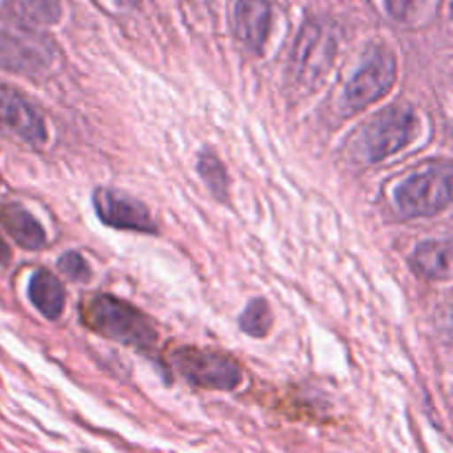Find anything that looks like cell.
Instances as JSON below:
<instances>
[{
	"mask_svg": "<svg viewBox=\"0 0 453 453\" xmlns=\"http://www.w3.org/2000/svg\"><path fill=\"white\" fill-rule=\"evenodd\" d=\"M84 326L118 343L150 352L157 345L153 323L127 301L111 295H96L80 308Z\"/></svg>",
	"mask_w": 453,
	"mask_h": 453,
	"instance_id": "cell-1",
	"label": "cell"
},
{
	"mask_svg": "<svg viewBox=\"0 0 453 453\" xmlns=\"http://www.w3.org/2000/svg\"><path fill=\"white\" fill-rule=\"evenodd\" d=\"M418 118L410 106H388L376 113L357 135L352 137V155L358 162L376 164L392 157L414 140Z\"/></svg>",
	"mask_w": 453,
	"mask_h": 453,
	"instance_id": "cell-2",
	"label": "cell"
},
{
	"mask_svg": "<svg viewBox=\"0 0 453 453\" xmlns=\"http://www.w3.org/2000/svg\"><path fill=\"white\" fill-rule=\"evenodd\" d=\"M451 202V168L436 164L407 177L396 193V203L405 217H432Z\"/></svg>",
	"mask_w": 453,
	"mask_h": 453,
	"instance_id": "cell-3",
	"label": "cell"
},
{
	"mask_svg": "<svg viewBox=\"0 0 453 453\" xmlns=\"http://www.w3.org/2000/svg\"><path fill=\"white\" fill-rule=\"evenodd\" d=\"M173 365L188 383L206 389H234L243 372L233 357L199 348H180L173 352Z\"/></svg>",
	"mask_w": 453,
	"mask_h": 453,
	"instance_id": "cell-4",
	"label": "cell"
},
{
	"mask_svg": "<svg viewBox=\"0 0 453 453\" xmlns=\"http://www.w3.org/2000/svg\"><path fill=\"white\" fill-rule=\"evenodd\" d=\"M336 40L330 27L308 20L292 49V75L303 87H314L334 60Z\"/></svg>",
	"mask_w": 453,
	"mask_h": 453,
	"instance_id": "cell-5",
	"label": "cell"
},
{
	"mask_svg": "<svg viewBox=\"0 0 453 453\" xmlns=\"http://www.w3.org/2000/svg\"><path fill=\"white\" fill-rule=\"evenodd\" d=\"M394 82H396V58L388 47H374L345 87V106L349 111H358L367 104H374L376 100L388 96Z\"/></svg>",
	"mask_w": 453,
	"mask_h": 453,
	"instance_id": "cell-6",
	"label": "cell"
},
{
	"mask_svg": "<svg viewBox=\"0 0 453 453\" xmlns=\"http://www.w3.org/2000/svg\"><path fill=\"white\" fill-rule=\"evenodd\" d=\"M53 47L47 38L25 27L0 29V65L22 73H38L49 66Z\"/></svg>",
	"mask_w": 453,
	"mask_h": 453,
	"instance_id": "cell-7",
	"label": "cell"
},
{
	"mask_svg": "<svg viewBox=\"0 0 453 453\" xmlns=\"http://www.w3.org/2000/svg\"><path fill=\"white\" fill-rule=\"evenodd\" d=\"M0 131L31 146H40L47 140V128L40 111L22 93L4 84H0Z\"/></svg>",
	"mask_w": 453,
	"mask_h": 453,
	"instance_id": "cell-8",
	"label": "cell"
},
{
	"mask_svg": "<svg viewBox=\"0 0 453 453\" xmlns=\"http://www.w3.org/2000/svg\"><path fill=\"white\" fill-rule=\"evenodd\" d=\"M93 203H96L97 217L111 228L137 230V233H155L157 230L144 203L127 197V195L100 188L93 195Z\"/></svg>",
	"mask_w": 453,
	"mask_h": 453,
	"instance_id": "cell-9",
	"label": "cell"
},
{
	"mask_svg": "<svg viewBox=\"0 0 453 453\" xmlns=\"http://www.w3.org/2000/svg\"><path fill=\"white\" fill-rule=\"evenodd\" d=\"M273 22V7L268 0H237L234 4V29L239 40L250 51L264 49Z\"/></svg>",
	"mask_w": 453,
	"mask_h": 453,
	"instance_id": "cell-10",
	"label": "cell"
},
{
	"mask_svg": "<svg viewBox=\"0 0 453 453\" xmlns=\"http://www.w3.org/2000/svg\"><path fill=\"white\" fill-rule=\"evenodd\" d=\"M3 9L13 25L31 31L56 25L62 16L60 0H3Z\"/></svg>",
	"mask_w": 453,
	"mask_h": 453,
	"instance_id": "cell-11",
	"label": "cell"
},
{
	"mask_svg": "<svg viewBox=\"0 0 453 453\" xmlns=\"http://www.w3.org/2000/svg\"><path fill=\"white\" fill-rule=\"evenodd\" d=\"M0 224L4 226L13 242L27 250H38L47 242L42 226L38 224L31 212H27L20 206H3L0 208Z\"/></svg>",
	"mask_w": 453,
	"mask_h": 453,
	"instance_id": "cell-12",
	"label": "cell"
},
{
	"mask_svg": "<svg viewBox=\"0 0 453 453\" xmlns=\"http://www.w3.org/2000/svg\"><path fill=\"white\" fill-rule=\"evenodd\" d=\"M29 299L34 308L47 319L56 321L65 310V288L47 270H38L29 281Z\"/></svg>",
	"mask_w": 453,
	"mask_h": 453,
	"instance_id": "cell-13",
	"label": "cell"
},
{
	"mask_svg": "<svg viewBox=\"0 0 453 453\" xmlns=\"http://www.w3.org/2000/svg\"><path fill=\"white\" fill-rule=\"evenodd\" d=\"M411 270L425 279H449L451 259L447 242H425L411 255Z\"/></svg>",
	"mask_w": 453,
	"mask_h": 453,
	"instance_id": "cell-14",
	"label": "cell"
},
{
	"mask_svg": "<svg viewBox=\"0 0 453 453\" xmlns=\"http://www.w3.org/2000/svg\"><path fill=\"white\" fill-rule=\"evenodd\" d=\"M199 175H202V180L206 181V186L217 199L228 197V175H226V166L211 150H203L199 155Z\"/></svg>",
	"mask_w": 453,
	"mask_h": 453,
	"instance_id": "cell-15",
	"label": "cell"
},
{
	"mask_svg": "<svg viewBox=\"0 0 453 453\" xmlns=\"http://www.w3.org/2000/svg\"><path fill=\"white\" fill-rule=\"evenodd\" d=\"M239 327L250 336H265L273 327V312L264 299H252L239 319Z\"/></svg>",
	"mask_w": 453,
	"mask_h": 453,
	"instance_id": "cell-16",
	"label": "cell"
},
{
	"mask_svg": "<svg viewBox=\"0 0 453 453\" xmlns=\"http://www.w3.org/2000/svg\"><path fill=\"white\" fill-rule=\"evenodd\" d=\"M58 265L73 281H87V279H91V268H88L84 257H80L78 252H66V255H62Z\"/></svg>",
	"mask_w": 453,
	"mask_h": 453,
	"instance_id": "cell-17",
	"label": "cell"
},
{
	"mask_svg": "<svg viewBox=\"0 0 453 453\" xmlns=\"http://www.w3.org/2000/svg\"><path fill=\"white\" fill-rule=\"evenodd\" d=\"M385 7H388L392 18L407 20L416 12V7H418V0H385Z\"/></svg>",
	"mask_w": 453,
	"mask_h": 453,
	"instance_id": "cell-18",
	"label": "cell"
},
{
	"mask_svg": "<svg viewBox=\"0 0 453 453\" xmlns=\"http://www.w3.org/2000/svg\"><path fill=\"white\" fill-rule=\"evenodd\" d=\"M9 259H12V252H9V246L4 243V239L0 237V264L7 265Z\"/></svg>",
	"mask_w": 453,
	"mask_h": 453,
	"instance_id": "cell-19",
	"label": "cell"
},
{
	"mask_svg": "<svg viewBox=\"0 0 453 453\" xmlns=\"http://www.w3.org/2000/svg\"><path fill=\"white\" fill-rule=\"evenodd\" d=\"M118 3H119V4H135L137 0H118Z\"/></svg>",
	"mask_w": 453,
	"mask_h": 453,
	"instance_id": "cell-20",
	"label": "cell"
}]
</instances>
